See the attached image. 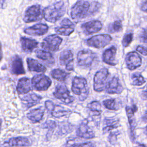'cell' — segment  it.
<instances>
[{
  "label": "cell",
  "mask_w": 147,
  "mask_h": 147,
  "mask_svg": "<svg viewBox=\"0 0 147 147\" xmlns=\"http://www.w3.org/2000/svg\"><path fill=\"white\" fill-rule=\"evenodd\" d=\"M54 96L65 104L72 103L74 98L70 95V92L67 87L63 84H58L53 92Z\"/></svg>",
  "instance_id": "10"
},
{
  "label": "cell",
  "mask_w": 147,
  "mask_h": 147,
  "mask_svg": "<svg viewBox=\"0 0 147 147\" xmlns=\"http://www.w3.org/2000/svg\"><path fill=\"white\" fill-rule=\"evenodd\" d=\"M6 0H0V8H3L6 3Z\"/></svg>",
  "instance_id": "42"
},
{
  "label": "cell",
  "mask_w": 147,
  "mask_h": 147,
  "mask_svg": "<svg viewBox=\"0 0 147 147\" xmlns=\"http://www.w3.org/2000/svg\"><path fill=\"white\" fill-rule=\"evenodd\" d=\"M76 135L85 139H91L95 137L94 131L88 126L86 121H83L79 125L76 130Z\"/></svg>",
  "instance_id": "18"
},
{
  "label": "cell",
  "mask_w": 147,
  "mask_h": 147,
  "mask_svg": "<svg viewBox=\"0 0 147 147\" xmlns=\"http://www.w3.org/2000/svg\"><path fill=\"white\" fill-rule=\"evenodd\" d=\"M65 13V7L63 1H59L47 6L43 10L44 18L48 22L54 23L60 20Z\"/></svg>",
  "instance_id": "1"
},
{
  "label": "cell",
  "mask_w": 147,
  "mask_h": 147,
  "mask_svg": "<svg viewBox=\"0 0 147 147\" xmlns=\"http://www.w3.org/2000/svg\"><path fill=\"white\" fill-rule=\"evenodd\" d=\"M141 41L144 43H147V32L145 31L141 36Z\"/></svg>",
  "instance_id": "40"
},
{
  "label": "cell",
  "mask_w": 147,
  "mask_h": 147,
  "mask_svg": "<svg viewBox=\"0 0 147 147\" xmlns=\"http://www.w3.org/2000/svg\"><path fill=\"white\" fill-rule=\"evenodd\" d=\"M45 106L47 110L51 113L52 116L56 118H61L67 114L69 110H67L63 107L57 105L51 100H48L45 102Z\"/></svg>",
  "instance_id": "14"
},
{
  "label": "cell",
  "mask_w": 147,
  "mask_h": 147,
  "mask_svg": "<svg viewBox=\"0 0 147 147\" xmlns=\"http://www.w3.org/2000/svg\"><path fill=\"white\" fill-rule=\"evenodd\" d=\"M69 74L66 71L59 68L54 69L51 72V76L53 79L60 82H64L67 79Z\"/></svg>",
  "instance_id": "30"
},
{
  "label": "cell",
  "mask_w": 147,
  "mask_h": 147,
  "mask_svg": "<svg viewBox=\"0 0 147 147\" xmlns=\"http://www.w3.org/2000/svg\"><path fill=\"white\" fill-rule=\"evenodd\" d=\"M42 98L34 93L27 94L21 98L22 102L26 109H29L40 102Z\"/></svg>",
  "instance_id": "22"
},
{
  "label": "cell",
  "mask_w": 147,
  "mask_h": 147,
  "mask_svg": "<svg viewBox=\"0 0 147 147\" xmlns=\"http://www.w3.org/2000/svg\"><path fill=\"white\" fill-rule=\"evenodd\" d=\"M145 132L147 133V126H146V127H145Z\"/></svg>",
  "instance_id": "47"
},
{
  "label": "cell",
  "mask_w": 147,
  "mask_h": 147,
  "mask_svg": "<svg viewBox=\"0 0 147 147\" xmlns=\"http://www.w3.org/2000/svg\"><path fill=\"white\" fill-rule=\"evenodd\" d=\"M116 52L117 49L114 46L106 49L102 55L103 62L110 65H115L117 64V61L115 60Z\"/></svg>",
  "instance_id": "21"
},
{
  "label": "cell",
  "mask_w": 147,
  "mask_h": 147,
  "mask_svg": "<svg viewBox=\"0 0 147 147\" xmlns=\"http://www.w3.org/2000/svg\"><path fill=\"white\" fill-rule=\"evenodd\" d=\"M96 58V55L92 51L88 49L82 50L78 53L77 63L79 66L89 67L92 64Z\"/></svg>",
  "instance_id": "9"
},
{
  "label": "cell",
  "mask_w": 147,
  "mask_h": 147,
  "mask_svg": "<svg viewBox=\"0 0 147 147\" xmlns=\"http://www.w3.org/2000/svg\"><path fill=\"white\" fill-rule=\"evenodd\" d=\"M87 107L92 112L93 115H99L102 112L100 103L98 101H92L88 103Z\"/></svg>",
  "instance_id": "31"
},
{
  "label": "cell",
  "mask_w": 147,
  "mask_h": 147,
  "mask_svg": "<svg viewBox=\"0 0 147 147\" xmlns=\"http://www.w3.org/2000/svg\"><path fill=\"white\" fill-rule=\"evenodd\" d=\"M90 6L91 4L87 1H78L71 8V16L72 18L78 22L91 15Z\"/></svg>",
  "instance_id": "2"
},
{
  "label": "cell",
  "mask_w": 147,
  "mask_h": 147,
  "mask_svg": "<svg viewBox=\"0 0 147 147\" xmlns=\"http://www.w3.org/2000/svg\"><path fill=\"white\" fill-rule=\"evenodd\" d=\"M126 114L128 118V121L130 125V136L132 141H134V128H135V118H134V111L131 107L127 106L126 107Z\"/></svg>",
  "instance_id": "28"
},
{
  "label": "cell",
  "mask_w": 147,
  "mask_h": 147,
  "mask_svg": "<svg viewBox=\"0 0 147 147\" xmlns=\"http://www.w3.org/2000/svg\"><path fill=\"white\" fill-rule=\"evenodd\" d=\"M48 30V26L47 24L40 23L26 28L24 30V32L31 36H42L47 33Z\"/></svg>",
  "instance_id": "20"
},
{
  "label": "cell",
  "mask_w": 147,
  "mask_h": 147,
  "mask_svg": "<svg viewBox=\"0 0 147 147\" xmlns=\"http://www.w3.org/2000/svg\"><path fill=\"white\" fill-rule=\"evenodd\" d=\"M26 62L28 69L30 71L44 73L47 70L46 67L36 60L32 58H28L26 59Z\"/></svg>",
  "instance_id": "27"
},
{
  "label": "cell",
  "mask_w": 147,
  "mask_h": 147,
  "mask_svg": "<svg viewBox=\"0 0 147 147\" xmlns=\"http://www.w3.org/2000/svg\"><path fill=\"white\" fill-rule=\"evenodd\" d=\"M44 114V109L40 107L29 111L26 114V117L32 123H37L42 119Z\"/></svg>",
  "instance_id": "24"
},
{
  "label": "cell",
  "mask_w": 147,
  "mask_h": 147,
  "mask_svg": "<svg viewBox=\"0 0 147 147\" xmlns=\"http://www.w3.org/2000/svg\"><path fill=\"white\" fill-rule=\"evenodd\" d=\"M136 50L138 52L140 53L142 55L147 56V47H144L142 45H138L136 48Z\"/></svg>",
  "instance_id": "38"
},
{
  "label": "cell",
  "mask_w": 147,
  "mask_h": 147,
  "mask_svg": "<svg viewBox=\"0 0 147 147\" xmlns=\"http://www.w3.org/2000/svg\"><path fill=\"white\" fill-rule=\"evenodd\" d=\"M135 147H146V146L144 144H139V145H138L137 146H136Z\"/></svg>",
  "instance_id": "45"
},
{
  "label": "cell",
  "mask_w": 147,
  "mask_h": 147,
  "mask_svg": "<svg viewBox=\"0 0 147 147\" xmlns=\"http://www.w3.org/2000/svg\"><path fill=\"white\" fill-rule=\"evenodd\" d=\"M44 17L43 10L39 5H34L29 7L25 11L24 21L26 23L37 22Z\"/></svg>",
  "instance_id": "4"
},
{
  "label": "cell",
  "mask_w": 147,
  "mask_h": 147,
  "mask_svg": "<svg viewBox=\"0 0 147 147\" xmlns=\"http://www.w3.org/2000/svg\"><path fill=\"white\" fill-rule=\"evenodd\" d=\"M71 89L75 95L79 96L80 100H85L88 95L87 82L84 78L74 77L72 82Z\"/></svg>",
  "instance_id": "3"
},
{
  "label": "cell",
  "mask_w": 147,
  "mask_h": 147,
  "mask_svg": "<svg viewBox=\"0 0 147 147\" xmlns=\"http://www.w3.org/2000/svg\"><path fill=\"white\" fill-rule=\"evenodd\" d=\"M32 86L37 91H46L51 86L52 81L44 74H40L33 77L31 80Z\"/></svg>",
  "instance_id": "8"
},
{
  "label": "cell",
  "mask_w": 147,
  "mask_h": 147,
  "mask_svg": "<svg viewBox=\"0 0 147 147\" xmlns=\"http://www.w3.org/2000/svg\"><path fill=\"white\" fill-rule=\"evenodd\" d=\"M2 119H0V133H1V127H2Z\"/></svg>",
  "instance_id": "46"
},
{
  "label": "cell",
  "mask_w": 147,
  "mask_h": 147,
  "mask_svg": "<svg viewBox=\"0 0 147 147\" xmlns=\"http://www.w3.org/2000/svg\"><path fill=\"white\" fill-rule=\"evenodd\" d=\"M103 104L105 107L109 110H117L118 109V107H117L116 100L114 99H109L105 100L103 102Z\"/></svg>",
  "instance_id": "35"
},
{
  "label": "cell",
  "mask_w": 147,
  "mask_h": 147,
  "mask_svg": "<svg viewBox=\"0 0 147 147\" xmlns=\"http://www.w3.org/2000/svg\"><path fill=\"white\" fill-rule=\"evenodd\" d=\"M32 90V83L29 78H22L19 79L17 91L19 94H25Z\"/></svg>",
  "instance_id": "25"
},
{
  "label": "cell",
  "mask_w": 147,
  "mask_h": 147,
  "mask_svg": "<svg viewBox=\"0 0 147 147\" xmlns=\"http://www.w3.org/2000/svg\"><path fill=\"white\" fill-rule=\"evenodd\" d=\"M112 40L110 35L102 34L94 36L89 38L86 41L87 44L91 47L95 48H102L107 45Z\"/></svg>",
  "instance_id": "5"
},
{
  "label": "cell",
  "mask_w": 147,
  "mask_h": 147,
  "mask_svg": "<svg viewBox=\"0 0 147 147\" xmlns=\"http://www.w3.org/2000/svg\"><path fill=\"white\" fill-rule=\"evenodd\" d=\"M43 127H44V128H46L48 130V134L47 135V137L48 138H50L51 137V136L52 135V134L56 127V123L53 121L48 120L44 123Z\"/></svg>",
  "instance_id": "33"
},
{
  "label": "cell",
  "mask_w": 147,
  "mask_h": 147,
  "mask_svg": "<svg viewBox=\"0 0 147 147\" xmlns=\"http://www.w3.org/2000/svg\"><path fill=\"white\" fill-rule=\"evenodd\" d=\"M141 9L142 11L147 13V1H145L143 2L141 6Z\"/></svg>",
  "instance_id": "41"
},
{
  "label": "cell",
  "mask_w": 147,
  "mask_h": 147,
  "mask_svg": "<svg viewBox=\"0 0 147 147\" xmlns=\"http://www.w3.org/2000/svg\"><path fill=\"white\" fill-rule=\"evenodd\" d=\"M133 39V34L131 33H127L125 34L122 39V44L123 47H128L130 44L132 42Z\"/></svg>",
  "instance_id": "36"
},
{
  "label": "cell",
  "mask_w": 147,
  "mask_h": 147,
  "mask_svg": "<svg viewBox=\"0 0 147 147\" xmlns=\"http://www.w3.org/2000/svg\"><path fill=\"white\" fill-rule=\"evenodd\" d=\"M119 126V119L115 118H106L103 121V132L108 133Z\"/></svg>",
  "instance_id": "29"
},
{
  "label": "cell",
  "mask_w": 147,
  "mask_h": 147,
  "mask_svg": "<svg viewBox=\"0 0 147 147\" xmlns=\"http://www.w3.org/2000/svg\"><path fill=\"white\" fill-rule=\"evenodd\" d=\"M37 57L41 60L44 61L48 65H52L54 64V58L52 53L45 50L38 49L35 52Z\"/></svg>",
  "instance_id": "26"
},
{
  "label": "cell",
  "mask_w": 147,
  "mask_h": 147,
  "mask_svg": "<svg viewBox=\"0 0 147 147\" xmlns=\"http://www.w3.org/2000/svg\"><path fill=\"white\" fill-rule=\"evenodd\" d=\"M102 28V24L98 20H93L83 24L81 28L86 34H92L99 32Z\"/></svg>",
  "instance_id": "17"
},
{
  "label": "cell",
  "mask_w": 147,
  "mask_h": 147,
  "mask_svg": "<svg viewBox=\"0 0 147 147\" xmlns=\"http://www.w3.org/2000/svg\"><path fill=\"white\" fill-rule=\"evenodd\" d=\"M2 57H3V54H2V45L0 42V61H1Z\"/></svg>",
  "instance_id": "43"
},
{
  "label": "cell",
  "mask_w": 147,
  "mask_h": 147,
  "mask_svg": "<svg viewBox=\"0 0 147 147\" xmlns=\"http://www.w3.org/2000/svg\"><path fill=\"white\" fill-rule=\"evenodd\" d=\"M118 134V133H117H117H115V132L111 133L109 137V142L111 144L115 143L117 141V137Z\"/></svg>",
  "instance_id": "39"
},
{
  "label": "cell",
  "mask_w": 147,
  "mask_h": 147,
  "mask_svg": "<svg viewBox=\"0 0 147 147\" xmlns=\"http://www.w3.org/2000/svg\"><path fill=\"white\" fill-rule=\"evenodd\" d=\"M22 49L26 53L32 52L38 46V42L32 38L22 37L20 38Z\"/></svg>",
  "instance_id": "23"
},
{
  "label": "cell",
  "mask_w": 147,
  "mask_h": 147,
  "mask_svg": "<svg viewBox=\"0 0 147 147\" xmlns=\"http://www.w3.org/2000/svg\"><path fill=\"white\" fill-rule=\"evenodd\" d=\"M142 94H143V96H144V97H145L146 98H147V90L144 91L143 92H142Z\"/></svg>",
  "instance_id": "44"
},
{
  "label": "cell",
  "mask_w": 147,
  "mask_h": 147,
  "mask_svg": "<svg viewBox=\"0 0 147 147\" xmlns=\"http://www.w3.org/2000/svg\"><path fill=\"white\" fill-rule=\"evenodd\" d=\"M62 42V38L56 34H51L47 36L41 42V47L45 51H57Z\"/></svg>",
  "instance_id": "7"
},
{
  "label": "cell",
  "mask_w": 147,
  "mask_h": 147,
  "mask_svg": "<svg viewBox=\"0 0 147 147\" xmlns=\"http://www.w3.org/2000/svg\"><path fill=\"white\" fill-rule=\"evenodd\" d=\"M59 63L62 66H65V69L69 71L74 70V56L72 52L66 49L61 52L59 57Z\"/></svg>",
  "instance_id": "13"
},
{
  "label": "cell",
  "mask_w": 147,
  "mask_h": 147,
  "mask_svg": "<svg viewBox=\"0 0 147 147\" xmlns=\"http://www.w3.org/2000/svg\"><path fill=\"white\" fill-rule=\"evenodd\" d=\"M75 29V25L68 18H65L60 22L59 25L55 28L56 33L58 34L68 36L72 33Z\"/></svg>",
  "instance_id": "11"
},
{
  "label": "cell",
  "mask_w": 147,
  "mask_h": 147,
  "mask_svg": "<svg viewBox=\"0 0 147 147\" xmlns=\"http://www.w3.org/2000/svg\"><path fill=\"white\" fill-rule=\"evenodd\" d=\"M70 147H95V145L93 143L91 142H87L82 144H74L71 145Z\"/></svg>",
  "instance_id": "37"
},
{
  "label": "cell",
  "mask_w": 147,
  "mask_h": 147,
  "mask_svg": "<svg viewBox=\"0 0 147 147\" xmlns=\"http://www.w3.org/2000/svg\"><path fill=\"white\" fill-rule=\"evenodd\" d=\"M123 90V87L119 83L118 78L115 76L113 77L107 83L105 87L106 92L110 94H120L122 92Z\"/></svg>",
  "instance_id": "19"
},
{
  "label": "cell",
  "mask_w": 147,
  "mask_h": 147,
  "mask_svg": "<svg viewBox=\"0 0 147 147\" xmlns=\"http://www.w3.org/2000/svg\"><path fill=\"white\" fill-rule=\"evenodd\" d=\"M108 30L110 33H116L121 31L122 30V24L121 21H115L113 24L109 26Z\"/></svg>",
  "instance_id": "34"
},
{
  "label": "cell",
  "mask_w": 147,
  "mask_h": 147,
  "mask_svg": "<svg viewBox=\"0 0 147 147\" xmlns=\"http://www.w3.org/2000/svg\"><path fill=\"white\" fill-rule=\"evenodd\" d=\"M109 75L108 69L103 68L98 71L94 77V89L95 91L101 92L105 90L106 80Z\"/></svg>",
  "instance_id": "6"
},
{
  "label": "cell",
  "mask_w": 147,
  "mask_h": 147,
  "mask_svg": "<svg viewBox=\"0 0 147 147\" xmlns=\"http://www.w3.org/2000/svg\"><path fill=\"white\" fill-rule=\"evenodd\" d=\"M131 84L134 86H141L145 82L144 77L141 75V74L138 72H136L132 74L131 76Z\"/></svg>",
  "instance_id": "32"
},
{
  "label": "cell",
  "mask_w": 147,
  "mask_h": 147,
  "mask_svg": "<svg viewBox=\"0 0 147 147\" xmlns=\"http://www.w3.org/2000/svg\"><path fill=\"white\" fill-rule=\"evenodd\" d=\"M31 145V141L29 138L25 137H17L5 141L1 145V147L29 146Z\"/></svg>",
  "instance_id": "15"
},
{
  "label": "cell",
  "mask_w": 147,
  "mask_h": 147,
  "mask_svg": "<svg viewBox=\"0 0 147 147\" xmlns=\"http://www.w3.org/2000/svg\"><path fill=\"white\" fill-rule=\"evenodd\" d=\"M10 67L11 72L14 75H19L25 74L22 59L18 55H16L11 57Z\"/></svg>",
  "instance_id": "16"
},
{
  "label": "cell",
  "mask_w": 147,
  "mask_h": 147,
  "mask_svg": "<svg viewBox=\"0 0 147 147\" xmlns=\"http://www.w3.org/2000/svg\"><path fill=\"white\" fill-rule=\"evenodd\" d=\"M125 61L127 68L130 70H134L142 64V59L138 53L135 51L127 53L125 56Z\"/></svg>",
  "instance_id": "12"
}]
</instances>
